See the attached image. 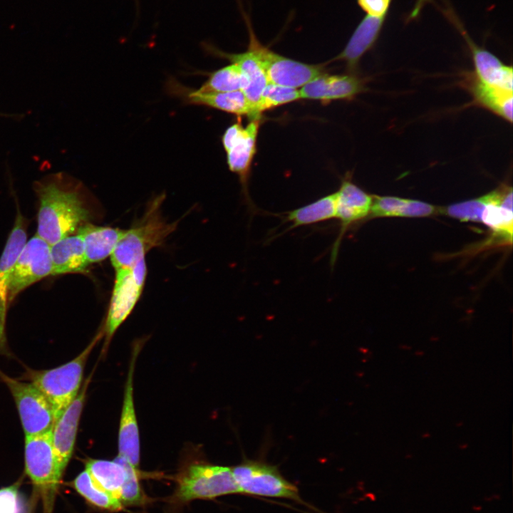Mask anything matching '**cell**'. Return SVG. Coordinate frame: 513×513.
<instances>
[{
  "instance_id": "obj_36",
  "label": "cell",
  "mask_w": 513,
  "mask_h": 513,
  "mask_svg": "<svg viewBox=\"0 0 513 513\" xmlns=\"http://www.w3.org/2000/svg\"><path fill=\"white\" fill-rule=\"evenodd\" d=\"M399 348L403 351H410L412 348L407 345H401Z\"/></svg>"
},
{
  "instance_id": "obj_23",
  "label": "cell",
  "mask_w": 513,
  "mask_h": 513,
  "mask_svg": "<svg viewBox=\"0 0 513 513\" xmlns=\"http://www.w3.org/2000/svg\"><path fill=\"white\" fill-rule=\"evenodd\" d=\"M128 464L119 456L114 460L89 459L86 462V470L98 486L118 499L128 477Z\"/></svg>"
},
{
  "instance_id": "obj_33",
  "label": "cell",
  "mask_w": 513,
  "mask_h": 513,
  "mask_svg": "<svg viewBox=\"0 0 513 513\" xmlns=\"http://www.w3.org/2000/svg\"><path fill=\"white\" fill-rule=\"evenodd\" d=\"M0 513H25L19 482L0 489Z\"/></svg>"
},
{
  "instance_id": "obj_16",
  "label": "cell",
  "mask_w": 513,
  "mask_h": 513,
  "mask_svg": "<svg viewBox=\"0 0 513 513\" xmlns=\"http://www.w3.org/2000/svg\"><path fill=\"white\" fill-rule=\"evenodd\" d=\"M363 90V81L356 75L323 73L305 84L299 92L301 98L328 102L353 98Z\"/></svg>"
},
{
  "instance_id": "obj_28",
  "label": "cell",
  "mask_w": 513,
  "mask_h": 513,
  "mask_svg": "<svg viewBox=\"0 0 513 513\" xmlns=\"http://www.w3.org/2000/svg\"><path fill=\"white\" fill-rule=\"evenodd\" d=\"M471 90L477 103L507 121H512V93L481 83L475 79Z\"/></svg>"
},
{
  "instance_id": "obj_15",
  "label": "cell",
  "mask_w": 513,
  "mask_h": 513,
  "mask_svg": "<svg viewBox=\"0 0 513 513\" xmlns=\"http://www.w3.org/2000/svg\"><path fill=\"white\" fill-rule=\"evenodd\" d=\"M26 242L24 219L19 214L0 258V350L4 348L6 343L5 323L10 279L19 254Z\"/></svg>"
},
{
  "instance_id": "obj_19",
  "label": "cell",
  "mask_w": 513,
  "mask_h": 513,
  "mask_svg": "<svg viewBox=\"0 0 513 513\" xmlns=\"http://www.w3.org/2000/svg\"><path fill=\"white\" fill-rule=\"evenodd\" d=\"M126 229L83 224L77 230L82 238L88 265L110 256Z\"/></svg>"
},
{
  "instance_id": "obj_39",
  "label": "cell",
  "mask_w": 513,
  "mask_h": 513,
  "mask_svg": "<svg viewBox=\"0 0 513 513\" xmlns=\"http://www.w3.org/2000/svg\"><path fill=\"white\" fill-rule=\"evenodd\" d=\"M462 425H463V423L461 422V421H459V422H457V423H456L455 425H456L457 428H460V427L462 426Z\"/></svg>"
},
{
  "instance_id": "obj_9",
  "label": "cell",
  "mask_w": 513,
  "mask_h": 513,
  "mask_svg": "<svg viewBox=\"0 0 513 513\" xmlns=\"http://www.w3.org/2000/svg\"><path fill=\"white\" fill-rule=\"evenodd\" d=\"M259 125L260 118L252 119L245 127L238 121L229 126L222 138L229 169L238 175L252 214L256 212V207L249 197L247 182L256 153Z\"/></svg>"
},
{
  "instance_id": "obj_11",
  "label": "cell",
  "mask_w": 513,
  "mask_h": 513,
  "mask_svg": "<svg viewBox=\"0 0 513 513\" xmlns=\"http://www.w3.org/2000/svg\"><path fill=\"white\" fill-rule=\"evenodd\" d=\"M112 296L103 331L105 336L104 349L107 348L113 335L131 314L143 287L134 279L131 269H115Z\"/></svg>"
},
{
  "instance_id": "obj_18",
  "label": "cell",
  "mask_w": 513,
  "mask_h": 513,
  "mask_svg": "<svg viewBox=\"0 0 513 513\" xmlns=\"http://www.w3.org/2000/svg\"><path fill=\"white\" fill-rule=\"evenodd\" d=\"M470 48L475 68V79L482 84L512 93V66L502 63L488 51L478 47L464 31L459 22L453 21Z\"/></svg>"
},
{
  "instance_id": "obj_3",
  "label": "cell",
  "mask_w": 513,
  "mask_h": 513,
  "mask_svg": "<svg viewBox=\"0 0 513 513\" xmlns=\"http://www.w3.org/2000/svg\"><path fill=\"white\" fill-rule=\"evenodd\" d=\"M103 336L101 331L82 352L65 364L48 370L27 371L30 382L49 401L55 421L78 394L86 361Z\"/></svg>"
},
{
  "instance_id": "obj_2",
  "label": "cell",
  "mask_w": 513,
  "mask_h": 513,
  "mask_svg": "<svg viewBox=\"0 0 513 513\" xmlns=\"http://www.w3.org/2000/svg\"><path fill=\"white\" fill-rule=\"evenodd\" d=\"M175 481V489L168 501L170 510L175 512L195 499L239 493L231 467L200 460L184 464Z\"/></svg>"
},
{
  "instance_id": "obj_1",
  "label": "cell",
  "mask_w": 513,
  "mask_h": 513,
  "mask_svg": "<svg viewBox=\"0 0 513 513\" xmlns=\"http://www.w3.org/2000/svg\"><path fill=\"white\" fill-rule=\"evenodd\" d=\"M39 200L36 235L49 245L73 234L89 218L80 192L68 186L63 175L38 182Z\"/></svg>"
},
{
  "instance_id": "obj_7",
  "label": "cell",
  "mask_w": 513,
  "mask_h": 513,
  "mask_svg": "<svg viewBox=\"0 0 513 513\" xmlns=\"http://www.w3.org/2000/svg\"><path fill=\"white\" fill-rule=\"evenodd\" d=\"M0 378L13 396L25 436L40 434L52 428L55 421L52 407L32 383L11 378L1 370Z\"/></svg>"
},
{
  "instance_id": "obj_32",
  "label": "cell",
  "mask_w": 513,
  "mask_h": 513,
  "mask_svg": "<svg viewBox=\"0 0 513 513\" xmlns=\"http://www.w3.org/2000/svg\"><path fill=\"white\" fill-rule=\"evenodd\" d=\"M140 475L138 469L128 464V477L118 496L123 506H141L147 502L148 498L140 482Z\"/></svg>"
},
{
  "instance_id": "obj_4",
  "label": "cell",
  "mask_w": 513,
  "mask_h": 513,
  "mask_svg": "<svg viewBox=\"0 0 513 513\" xmlns=\"http://www.w3.org/2000/svg\"><path fill=\"white\" fill-rule=\"evenodd\" d=\"M162 199L155 200L142 218L126 232L110 256L115 269L132 267L152 249L162 244L175 229L176 222L169 223L162 217Z\"/></svg>"
},
{
  "instance_id": "obj_24",
  "label": "cell",
  "mask_w": 513,
  "mask_h": 513,
  "mask_svg": "<svg viewBox=\"0 0 513 513\" xmlns=\"http://www.w3.org/2000/svg\"><path fill=\"white\" fill-rule=\"evenodd\" d=\"M336 217V193L323 196L316 201L281 214L282 222L290 225L284 232L299 227L311 225Z\"/></svg>"
},
{
  "instance_id": "obj_5",
  "label": "cell",
  "mask_w": 513,
  "mask_h": 513,
  "mask_svg": "<svg viewBox=\"0 0 513 513\" xmlns=\"http://www.w3.org/2000/svg\"><path fill=\"white\" fill-rule=\"evenodd\" d=\"M51 430L25 436V471L41 500L43 513H52L62 479L52 442Z\"/></svg>"
},
{
  "instance_id": "obj_37",
  "label": "cell",
  "mask_w": 513,
  "mask_h": 513,
  "mask_svg": "<svg viewBox=\"0 0 513 513\" xmlns=\"http://www.w3.org/2000/svg\"><path fill=\"white\" fill-rule=\"evenodd\" d=\"M422 437L423 439H428L430 437V433L428 432H425L423 433Z\"/></svg>"
},
{
  "instance_id": "obj_29",
  "label": "cell",
  "mask_w": 513,
  "mask_h": 513,
  "mask_svg": "<svg viewBox=\"0 0 513 513\" xmlns=\"http://www.w3.org/2000/svg\"><path fill=\"white\" fill-rule=\"evenodd\" d=\"M247 83L240 68L231 63L209 74V78L197 90L202 93H226L243 90Z\"/></svg>"
},
{
  "instance_id": "obj_40",
  "label": "cell",
  "mask_w": 513,
  "mask_h": 513,
  "mask_svg": "<svg viewBox=\"0 0 513 513\" xmlns=\"http://www.w3.org/2000/svg\"><path fill=\"white\" fill-rule=\"evenodd\" d=\"M467 444H463V445H461V447H467Z\"/></svg>"
},
{
  "instance_id": "obj_10",
  "label": "cell",
  "mask_w": 513,
  "mask_h": 513,
  "mask_svg": "<svg viewBox=\"0 0 513 513\" xmlns=\"http://www.w3.org/2000/svg\"><path fill=\"white\" fill-rule=\"evenodd\" d=\"M48 275H52L50 245L36 234L25 243L14 264L8 303L26 288Z\"/></svg>"
},
{
  "instance_id": "obj_34",
  "label": "cell",
  "mask_w": 513,
  "mask_h": 513,
  "mask_svg": "<svg viewBox=\"0 0 513 513\" xmlns=\"http://www.w3.org/2000/svg\"><path fill=\"white\" fill-rule=\"evenodd\" d=\"M392 0H357L358 6L367 13V15L383 17L386 16Z\"/></svg>"
},
{
  "instance_id": "obj_27",
  "label": "cell",
  "mask_w": 513,
  "mask_h": 513,
  "mask_svg": "<svg viewBox=\"0 0 513 513\" xmlns=\"http://www.w3.org/2000/svg\"><path fill=\"white\" fill-rule=\"evenodd\" d=\"M71 485L93 507L113 512L124 507L118 498L98 486L86 469L76 477Z\"/></svg>"
},
{
  "instance_id": "obj_14",
  "label": "cell",
  "mask_w": 513,
  "mask_h": 513,
  "mask_svg": "<svg viewBox=\"0 0 513 513\" xmlns=\"http://www.w3.org/2000/svg\"><path fill=\"white\" fill-rule=\"evenodd\" d=\"M336 193V217L340 222V230L331 249L332 267L337 258L341 239L347 229L353 223L370 214L372 196L346 179L343 180Z\"/></svg>"
},
{
  "instance_id": "obj_38",
  "label": "cell",
  "mask_w": 513,
  "mask_h": 513,
  "mask_svg": "<svg viewBox=\"0 0 513 513\" xmlns=\"http://www.w3.org/2000/svg\"><path fill=\"white\" fill-rule=\"evenodd\" d=\"M415 355L416 356L420 357V356H423L424 355V352H423V351L419 350V351H417L415 352Z\"/></svg>"
},
{
  "instance_id": "obj_6",
  "label": "cell",
  "mask_w": 513,
  "mask_h": 513,
  "mask_svg": "<svg viewBox=\"0 0 513 513\" xmlns=\"http://www.w3.org/2000/svg\"><path fill=\"white\" fill-rule=\"evenodd\" d=\"M240 494L301 502L298 488L266 463L246 461L232 467Z\"/></svg>"
},
{
  "instance_id": "obj_31",
  "label": "cell",
  "mask_w": 513,
  "mask_h": 513,
  "mask_svg": "<svg viewBox=\"0 0 513 513\" xmlns=\"http://www.w3.org/2000/svg\"><path fill=\"white\" fill-rule=\"evenodd\" d=\"M491 198V192L481 197L450 205L441 212L462 221L481 222L482 211Z\"/></svg>"
},
{
  "instance_id": "obj_26",
  "label": "cell",
  "mask_w": 513,
  "mask_h": 513,
  "mask_svg": "<svg viewBox=\"0 0 513 513\" xmlns=\"http://www.w3.org/2000/svg\"><path fill=\"white\" fill-rule=\"evenodd\" d=\"M509 187L491 192V198L484 208L481 222L488 226L502 240L512 244L513 214L512 209L502 205V199Z\"/></svg>"
},
{
  "instance_id": "obj_21",
  "label": "cell",
  "mask_w": 513,
  "mask_h": 513,
  "mask_svg": "<svg viewBox=\"0 0 513 513\" xmlns=\"http://www.w3.org/2000/svg\"><path fill=\"white\" fill-rule=\"evenodd\" d=\"M52 275L84 272L87 263L80 234H71L50 245Z\"/></svg>"
},
{
  "instance_id": "obj_13",
  "label": "cell",
  "mask_w": 513,
  "mask_h": 513,
  "mask_svg": "<svg viewBox=\"0 0 513 513\" xmlns=\"http://www.w3.org/2000/svg\"><path fill=\"white\" fill-rule=\"evenodd\" d=\"M91 378L92 374L83 382L77 396L56 420L52 427V442L58 468L62 477L73 453L80 419Z\"/></svg>"
},
{
  "instance_id": "obj_22",
  "label": "cell",
  "mask_w": 513,
  "mask_h": 513,
  "mask_svg": "<svg viewBox=\"0 0 513 513\" xmlns=\"http://www.w3.org/2000/svg\"><path fill=\"white\" fill-rule=\"evenodd\" d=\"M187 101L204 105L237 115H248L252 119L260 118L242 90L226 93H202L197 90L187 92Z\"/></svg>"
},
{
  "instance_id": "obj_25",
  "label": "cell",
  "mask_w": 513,
  "mask_h": 513,
  "mask_svg": "<svg viewBox=\"0 0 513 513\" xmlns=\"http://www.w3.org/2000/svg\"><path fill=\"white\" fill-rule=\"evenodd\" d=\"M433 213L430 204L390 196H372L370 214L372 217H427Z\"/></svg>"
},
{
  "instance_id": "obj_12",
  "label": "cell",
  "mask_w": 513,
  "mask_h": 513,
  "mask_svg": "<svg viewBox=\"0 0 513 513\" xmlns=\"http://www.w3.org/2000/svg\"><path fill=\"white\" fill-rule=\"evenodd\" d=\"M141 346L133 347L128 372L118 432V455L135 469L140 465V437L133 396V375Z\"/></svg>"
},
{
  "instance_id": "obj_17",
  "label": "cell",
  "mask_w": 513,
  "mask_h": 513,
  "mask_svg": "<svg viewBox=\"0 0 513 513\" xmlns=\"http://www.w3.org/2000/svg\"><path fill=\"white\" fill-rule=\"evenodd\" d=\"M206 48L214 56L227 59L239 66L247 83L242 92L256 113L260 116L258 106L261 93L269 81L255 53L249 48L247 51L239 53H226L211 45H207Z\"/></svg>"
},
{
  "instance_id": "obj_35",
  "label": "cell",
  "mask_w": 513,
  "mask_h": 513,
  "mask_svg": "<svg viewBox=\"0 0 513 513\" xmlns=\"http://www.w3.org/2000/svg\"><path fill=\"white\" fill-rule=\"evenodd\" d=\"M426 1L427 0H418V2L416 4L415 9H413V11L416 14L419 13L423 4L424 3V1Z\"/></svg>"
},
{
  "instance_id": "obj_30",
  "label": "cell",
  "mask_w": 513,
  "mask_h": 513,
  "mask_svg": "<svg viewBox=\"0 0 513 513\" xmlns=\"http://www.w3.org/2000/svg\"><path fill=\"white\" fill-rule=\"evenodd\" d=\"M299 90L269 83L264 89L258 111L262 112L301 99Z\"/></svg>"
},
{
  "instance_id": "obj_8",
  "label": "cell",
  "mask_w": 513,
  "mask_h": 513,
  "mask_svg": "<svg viewBox=\"0 0 513 513\" xmlns=\"http://www.w3.org/2000/svg\"><path fill=\"white\" fill-rule=\"evenodd\" d=\"M249 47L258 57L269 83L296 88L325 73L323 65L302 63L276 53L261 45L249 28Z\"/></svg>"
},
{
  "instance_id": "obj_20",
  "label": "cell",
  "mask_w": 513,
  "mask_h": 513,
  "mask_svg": "<svg viewBox=\"0 0 513 513\" xmlns=\"http://www.w3.org/2000/svg\"><path fill=\"white\" fill-rule=\"evenodd\" d=\"M385 16L367 15L358 24L343 50L334 58L344 61L349 70L354 71L362 56L376 42Z\"/></svg>"
}]
</instances>
